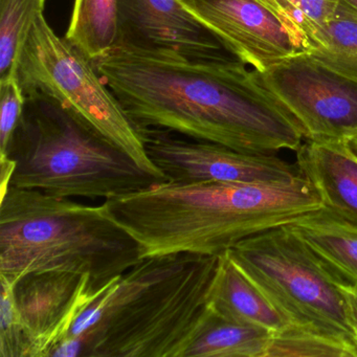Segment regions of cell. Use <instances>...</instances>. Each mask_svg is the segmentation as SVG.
<instances>
[{
	"mask_svg": "<svg viewBox=\"0 0 357 357\" xmlns=\"http://www.w3.org/2000/svg\"><path fill=\"white\" fill-rule=\"evenodd\" d=\"M96 68L139 130L170 131L244 153L296 152V119L238 58L119 45Z\"/></svg>",
	"mask_w": 357,
	"mask_h": 357,
	"instance_id": "cell-1",
	"label": "cell"
},
{
	"mask_svg": "<svg viewBox=\"0 0 357 357\" xmlns=\"http://www.w3.org/2000/svg\"><path fill=\"white\" fill-rule=\"evenodd\" d=\"M219 256L142 259L80 313L53 356L185 357L214 315Z\"/></svg>",
	"mask_w": 357,
	"mask_h": 357,
	"instance_id": "cell-2",
	"label": "cell"
},
{
	"mask_svg": "<svg viewBox=\"0 0 357 357\" xmlns=\"http://www.w3.org/2000/svg\"><path fill=\"white\" fill-rule=\"evenodd\" d=\"M102 204L137 242L142 259L219 256L246 238L323 208L317 189L302 173L268 183L165 181Z\"/></svg>",
	"mask_w": 357,
	"mask_h": 357,
	"instance_id": "cell-3",
	"label": "cell"
},
{
	"mask_svg": "<svg viewBox=\"0 0 357 357\" xmlns=\"http://www.w3.org/2000/svg\"><path fill=\"white\" fill-rule=\"evenodd\" d=\"M0 190V275L11 281L32 271H70L89 275L101 291L142 260L137 242L103 204L10 185Z\"/></svg>",
	"mask_w": 357,
	"mask_h": 357,
	"instance_id": "cell-4",
	"label": "cell"
},
{
	"mask_svg": "<svg viewBox=\"0 0 357 357\" xmlns=\"http://www.w3.org/2000/svg\"><path fill=\"white\" fill-rule=\"evenodd\" d=\"M8 185L59 198L107 200L164 183L52 98L26 95L5 158Z\"/></svg>",
	"mask_w": 357,
	"mask_h": 357,
	"instance_id": "cell-5",
	"label": "cell"
},
{
	"mask_svg": "<svg viewBox=\"0 0 357 357\" xmlns=\"http://www.w3.org/2000/svg\"><path fill=\"white\" fill-rule=\"evenodd\" d=\"M242 273L289 319L353 344L356 334L340 281L290 229L280 225L227 250Z\"/></svg>",
	"mask_w": 357,
	"mask_h": 357,
	"instance_id": "cell-6",
	"label": "cell"
},
{
	"mask_svg": "<svg viewBox=\"0 0 357 357\" xmlns=\"http://www.w3.org/2000/svg\"><path fill=\"white\" fill-rule=\"evenodd\" d=\"M17 77L24 95L38 93L61 104L85 124L162 181H169L146 151L143 137L95 62L60 38L40 14L20 56Z\"/></svg>",
	"mask_w": 357,
	"mask_h": 357,
	"instance_id": "cell-7",
	"label": "cell"
},
{
	"mask_svg": "<svg viewBox=\"0 0 357 357\" xmlns=\"http://www.w3.org/2000/svg\"><path fill=\"white\" fill-rule=\"evenodd\" d=\"M278 101L296 119L306 139H344L357 132V82L306 54L259 73Z\"/></svg>",
	"mask_w": 357,
	"mask_h": 357,
	"instance_id": "cell-8",
	"label": "cell"
},
{
	"mask_svg": "<svg viewBox=\"0 0 357 357\" xmlns=\"http://www.w3.org/2000/svg\"><path fill=\"white\" fill-rule=\"evenodd\" d=\"M139 132L150 160L170 183H280L301 174L298 165L275 154L244 153L158 129Z\"/></svg>",
	"mask_w": 357,
	"mask_h": 357,
	"instance_id": "cell-9",
	"label": "cell"
},
{
	"mask_svg": "<svg viewBox=\"0 0 357 357\" xmlns=\"http://www.w3.org/2000/svg\"><path fill=\"white\" fill-rule=\"evenodd\" d=\"M12 283L24 357L52 356L80 313L103 290L96 291L89 275L70 271H32Z\"/></svg>",
	"mask_w": 357,
	"mask_h": 357,
	"instance_id": "cell-10",
	"label": "cell"
},
{
	"mask_svg": "<svg viewBox=\"0 0 357 357\" xmlns=\"http://www.w3.org/2000/svg\"><path fill=\"white\" fill-rule=\"evenodd\" d=\"M221 41L258 73L302 54L279 20L257 0H178Z\"/></svg>",
	"mask_w": 357,
	"mask_h": 357,
	"instance_id": "cell-11",
	"label": "cell"
},
{
	"mask_svg": "<svg viewBox=\"0 0 357 357\" xmlns=\"http://www.w3.org/2000/svg\"><path fill=\"white\" fill-rule=\"evenodd\" d=\"M119 45L208 59L235 57L178 0H119Z\"/></svg>",
	"mask_w": 357,
	"mask_h": 357,
	"instance_id": "cell-12",
	"label": "cell"
},
{
	"mask_svg": "<svg viewBox=\"0 0 357 357\" xmlns=\"http://www.w3.org/2000/svg\"><path fill=\"white\" fill-rule=\"evenodd\" d=\"M300 172L324 208L357 225V158L344 139H307L296 151Z\"/></svg>",
	"mask_w": 357,
	"mask_h": 357,
	"instance_id": "cell-13",
	"label": "cell"
},
{
	"mask_svg": "<svg viewBox=\"0 0 357 357\" xmlns=\"http://www.w3.org/2000/svg\"><path fill=\"white\" fill-rule=\"evenodd\" d=\"M212 308L221 317L238 323L279 331L290 321L266 296L242 273L227 252L219 256L210 290Z\"/></svg>",
	"mask_w": 357,
	"mask_h": 357,
	"instance_id": "cell-14",
	"label": "cell"
},
{
	"mask_svg": "<svg viewBox=\"0 0 357 357\" xmlns=\"http://www.w3.org/2000/svg\"><path fill=\"white\" fill-rule=\"evenodd\" d=\"M288 225L342 283L357 286V225L324 206Z\"/></svg>",
	"mask_w": 357,
	"mask_h": 357,
	"instance_id": "cell-15",
	"label": "cell"
},
{
	"mask_svg": "<svg viewBox=\"0 0 357 357\" xmlns=\"http://www.w3.org/2000/svg\"><path fill=\"white\" fill-rule=\"evenodd\" d=\"M64 38L93 62L118 45L119 0H75Z\"/></svg>",
	"mask_w": 357,
	"mask_h": 357,
	"instance_id": "cell-16",
	"label": "cell"
},
{
	"mask_svg": "<svg viewBox=\"0 0 357 357\" xmlns=\"http://www.w3.org/2000/svg\"><path fill=\"white\" fill-rule=\"evenodd\" d=\"M273 334L259 326L225 319L215 311L185 357H266Z\"/></svg>",
	"mask_w": 357,
	"mask_h": 357,
	"instance_id": "cell-17",
	"label": "cell"
},
{
	"mask_svg": "<svg viewBox=\"0 0 357 357\" xmlns=\"http://www.w3.org/2000/svg\"><path fill=\"white\" fill-rule=\"evenodd\" d=\"M303 54L357 82V20L337 12L315 34Z\"/></svg>",
	"mask_w": 357,
	"mask_h": 357,
	"instance_id": "cell-18",
	"label": "cell"
},
{
	"mask_svg": "<svg viewBox=\"0 0 357 357\" xmlns=\"http://www.w3.org/2000/svg\"><path fill=\"white\" fill-rule=\"evenodd\" d=\"M47 0H0V80L17 70L24 43Z\"/></svg>",
	"mask_w": 357,
	"mask_h": 357,
	"instance_id": "cell-19",
	"label": "cell"
},
{
	"mask_svg": "<svg viewBox=\"0 0 357 357\" xmlns=\"http://www.w3.org/2000/svg\"><path fill=\"white\" fill-rule=\"evenodd\" d=\"M287 31L301 53L337 13L340 0H257Z\"/></svg>",
	"mask_w": 357,
	"mask_h": 357,
	"instance_id": "cell-20",
	"label": "cell"
},
{
	"mask_svg": "<svg viewBox=\"0 0 357 357\" xmlns=\"http://www.w3.org/2000/svg\"><path fill=\"white\" fill-rule=\"evenodd\" d=\"M266 357H357V349L317 330L289 324L273 332Z\"/></svg>",
	"mask_w": 357,
	"mask_h": 357,
	"instance_id": "cell-21",
	"label": "cell"
},
{
	"mask_svg": "<svg viewBox=\"0 0 357 357\" xmlns=\"http://www.w3.org/2000/svg\"><path fill=\"white\" fill-rule=\"evenodd\" d=\"M26 105L17 73L0 80V158L7 154Z\"/></svg>",
	"mask_w": 357,
	"mask_h": 357,
	"instance_id": "cell-22",
	"label": "cell"
},
{
	"mask_svg": "<svg viewBox=\"0 0 357 357\" xmlns=\"http://www.w3.org/2000/svg\"><path fill=\"white\" fill-rule=\"evenodd\" d=\"M0 357H24V333L14 303L13 283L5 275H0Z\"/></svg>",
	"mask_w": 357,
	"mask_h": 357,
	"instance_id": "cell-23",
	"label": "cell"
},
{
	"mask_svg": "<svg viewBox=\"0 0 357 357\" xmlns=\"http://www.w3.org/2000/svg\"><path fill=\"white\" fill-rule=\"evenodd\" d=\"M340 289L346 302L347 312L353 326L357 340V286L340 282Z\"/></svg>",
	"mask_w": 357,
	"mask_h": 357,
	"instance_id": "cell-24",
	"label": "cell"
},
{
	"mask_svg": "<svg viewBox=\"0 0 357 357\" xmlns=\"http://www.w3.org/2000/svg\"><path fill=\"white\" fill-rule=\"evenodd\" d=\"M337 12L357 20V0H340Z\"/></svg>",
	"mask_w": 357,
	"mask_h": 357,
	"instance_id": "cell-25",
	"label": "cell"
},
{
	"mask_svg": "<svg viewBox=\"0 0 357 357\" xmlns=\"http://www.w3.org/2000/svg\"><path fill=\"white\" fill-rule=\"evenodd\" d=\"M344 141H346L349 149L357 158V132L351 135V137H347V139H344Z\"/></svg>",
	"mask_w": 357,
	"mask_h": 357,
	"instance_id": "cell-26",
	"label": "cell"
}]
</instances>
